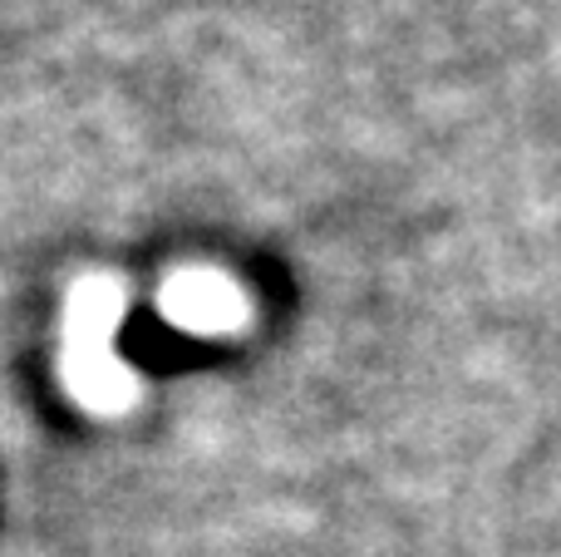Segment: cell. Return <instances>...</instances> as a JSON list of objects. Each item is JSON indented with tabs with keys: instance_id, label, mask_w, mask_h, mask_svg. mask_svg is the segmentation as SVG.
Listing matches in <instances>:
<instances>
[{
	"instance_id": "obj_1",
	"label": "cell",
	"mask_w": 561,
	"mask_h": 557,
	"mask_svg": "<svg viewBox=\"0 0 561 557\" xmlns=\"http://www.w3.org/2000/svg\"><path fill=\"white\" fill-rule=\"evenodd\" d=\"M163 316L187 336H227L247 321V296L232 276L222 272H178L168 276L163 296H158Z\"/></svg>"
},
{
	"instance_id": "obj_2",
	"label": "cell",
	"mask_w": 561,
	"mask_h": 557,
	"mask_svg": "<svg viewBox=\"0 0 561 557\" xmlns=\"http://www.w3.org/2000/svg\"><path fill=\"white\" fill-rule=\"evenodd\" d=\"M59 375H65V390L94 414L128 410L138 395V375L118 361L114 345H104V351H65Z\"/></svg>"
},
{
	"instance_id": "obj_3",
	"label": "cell",
	"mask_w": 561,
	"mask_h": 557,
	"mask_svg": "<svg viewBox=\"0 0 561 557\" xmlns=\"http://www.w3.org/2000/svg\"><path fill=\"white\" fill-rule=\"evenodd\" d=\"M128 296L108 276H84L65 302V351H104L124 326Z\"/></svg>"
}]
</instances>
